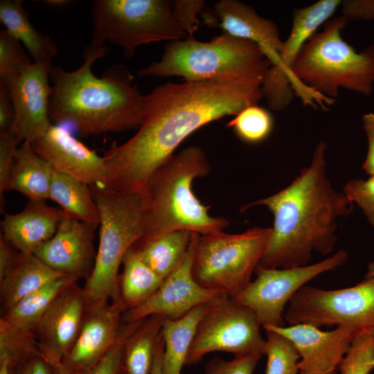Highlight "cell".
Returning <instances> with one entry per match:
<instances>
[{
  "label": "cell",
  "mask_w": 374,
  "mask_h": 374,
  "mask_svg": "<svg viewBox=\"0 0 374 374\" xmlns=\"http://www.w3.org/2000/svg\"><path fill=\"white\" fill-rule=\"evenodd\" d=\"M261 82L211 79L168 82L146 95L143 118L136 134L113 144L103 157L105 187L119 192L143 190L153 172L190 134L224 116H236L262 98Z\"/></svg>",
  "instance_id": "6da1fadb"
},
{
  "label": "cell",
  "mask_w": 374,
  "mask_h": 374,
  "mask_svg": "<svg viewBox=\"0 0 374 374\" xmlns=\"http://www.w3.org/2000/svg\"><path fill=\"white\" fill-rule=\"evenodd\" d=\"M326 149V143L319 142L310 165L287 186L244 207L265 206L274 216L271 237L259 266H305L313 251L327 255L332 251L337 220L351 212L353 203L332 186L327 176Z\"/></svg>",
  "instance_id": "7a4b0ae2"
},
{
  "label": "cell",
  "mask_w": 374,
  "mask_h": 374,
  "mask_svg": "<svg viewBox=\"0 0 374 374\" xmlns=\"http://www.w3.org/2000/svg\"><path fill=\"white\" fill-rule=\"evenodd\" d=\"M106 52L105 45L90 44L77 69L68 71L56 65L51 69L49 118L71 125L83 138L138 129L145 114L146 96L134 84L126 66L113 64L100 78L93 73V64Z\"/></svg>",
  "instance_id": "3957f363"
},
{
  "label": "cell",
  "mask_w": 374,
  "mask_h": 374,
  "mask_svg": "<svg viewBox=\"0 0 374 374\" xmlns=\"http://www.w3.org/2000/svg\"><path fill=\"white\" fill-rule=\"evenodd\" d=\"M348 20L330 19L302 47L292 67L294 94L305 105L326 109L340 88L370 95L374 86V45L357 52L341 35Z\"/></svg>",
  "instance_id": "277c9868"
},
{
  "label": "cell",
  "mask_w": 374,
  "mask_h": 374,
  "mask_svg": "<svg viewBox=\"0 0 374 374\" xmlns=\"http://www.w3.org/2000/svg\"><path fill=\"white\" fill-rule=\"evenodd\" d=\"M211 170L207 156L198 145L173 154L150 177L145 188L146 229L142 238L186 230L202 235L223 230L229 222L209 215V206L198 199L192 189L193 180Z\"/></svg>",
  "instance_id": "5b68a950"
},
{
  "label": "cell",
  "mask_w": 374,
  "mask_h": 374,
  "mask_svg": "<svg viewBox=\"0 0 374 374\" xmlns=\"http://www.w3.org/2000/svg\"><path fill=\"white\" fill-rule=\"evenodd\" d=\"M100 215L99 244L93 269L82 287L87 308L121 300L118 269L127 251L145 234V190L119 192L90 186Z\"/></svg>",
  "instance_id": "8992f818"
},
{
  "label": "cell",
  "mask_w": 374,
  "mask_h": 374,
  "mask_svg": "<svg viewBox=\"0 0 374 374\" xmlns=\"http://www.w3.org/2000/svg\"><path fill=\"white\" fill-rule=\"evenodd\" d=\"M271 64L255 43L223 33L210 42L192 37L168 43L159 61L140 76H181L186 81L234 79L262 82Z\"/></svg>",
  "instance_id": "52a82bcc"
},
{
  "label": "cell",
  "mask_w": 374,
  "mask_h": 374,
  "mask_svg": "<svg viewBox=\"0 0 374 374\" xmlns=\"http://www.w3.org/2000/svg\"><path fill=\"white\" fill-rule=\"evenodd\" d=\"M91 44L120 46L130 58L144 44L188 36L175 21L172 2L166 0H95L91 6Z\"/></svg>",
  "instance_id": "ba28073f"
},
{
  "label": "cell",
  "mask_w": 374,
  "mask_h": 374,
  "mask_svg": "<svg viewBox=\"0 0 374 374\" xmlns=\"http://www.w3.org/2000/svg\"><path fill=\"white\" fill-rule=\"evenodd\" d=\"M271 228L255 226L238 234L200 235L192 274L202 287L233 299L251 282L268 245Z\"/></svg>",
  "instance_id": "9c48e42d"
},
{
  "label": "cell",
  "mask_w": 374,
  "mask_h": 374,
  "mask_svg": "<svg viewBox=\"0 0 374 374\" xmlns=\"http://www.w3.org/2000/svg\"><path fill=\"white\" fill-rule=\"evenodd\" d=\"M290 326H346L357 333L374 328V276L356 285L328 290L303 285L284 314Z\"/></svg>",
  "instance_id": "30bf717a"
},
{
  "label": "cell",
  "mask_w": 374,
  "mask_h": 374,
  "mask_svg": "<svg viewBox=\"0 0 374 374\" xmlns=\"http://www.w3.org/2000/svg\"><path fill=\"white\" fill-rule=\"evenodd\" d=\"M260 326L249 308L226 296L213 300L197 325L185 365L196 364L213 351L231 353L235 357L265 355L267 341Z\"/></svg>",
  "instance_id": "8fae6325"
},
{
  "label": "cell",
  "mask_w": 374,
  "mask_h": 374,
  "mask_svg": "<svg viewBox=\"0 0 374 374\" xmlns=\"http://www.w3.org/2000/svg\"><path fill=\"white\" fill-rule=\"evenodd\" d=\"M347 258V252L341 249L302 267L269 269L258 265L256 279L232 299L251 309L263 328L285 326L284 309L295 293L312 278L342 265Z\"/></svg>",
  "instance_id": "7c38bea8"
},
{
  "label": "cell",
  "mask_w": 374,
  "mask_h": 374,
  "mask_svg": "<svg viewBox=\"0 0 374 374\" xmlns=\"http://www.w3.org/2000/svg\"><path fill=\"white\" fill-rule=\"evenodd\" d=\"M341 2L319 0L294 10L291 30L283 42L278 62L271 66L261 84L262 97L271 110L282 111L292 103L294 96L292 69L296 58L307 40L331 19Z\"/></svg>",
  "instance_id": "4fadbf2b"
},
{
  "label": "cell",
  "mask_w": 374,
  "mask_h": 374,
  "mask_svg": "<svg viewBox=\"0 0 374 374\" xmlns=\"http://www.w3.org/2000/svg\"><path fill=\"white\" fill-rule=\"evenodd\" d=\"M199 236L200 234L193 232L189 248L180 265L163 280L148 301L136 308L125 311L122 323L135 322L154 314L176 320L199 305L225 296L218 291L201 287L193 276L192 266Z\"/></svg>",
  "instance_id": "5bb4252c"
},
{
  "label": "cell",
  "mask_w": 374,
  "mask_h": 374,
  "mask_svg": "<svg viewBox=\"0 0 374 374\" xmlns=\"http://www.w3.org/2000/svg\"><path fill=\"white\" fill-rule=\"evenodd\" d=\"M53 63L33 62L15 79L4 83L15 109L10 130L18 140L33 143L52 125L48 109L51 94L49 84Z\"/></svg>",
  "instance_id": "9a60e30c"
},
{
  "label": "cell",
  "mask_w": 374,
  "mask_h": 374,
  "mask_svg": "<svg viewBox=\"0 0 374 374\" xmlns=\"http://www.w3.org/2000/svg\"><path fill=\"white\" fill-rule=\"evenodd\" d=\"M121 299L86 309L75 341L61 364L68 374H89L118 341L122 315Z\"/></svg>",
  "instance_id": "2e32d148"
},
{
  "label": "cell",
  "mask_w": 374,
  "mask_h": 374,
  "mask_svg": "<svg viewBox=\"0 0 374 374\" xmlns=\"http://www.w3.org/2000/svg\"><path fill=\"white\" fill-rule=\"evenodd\" d=\"M97 226L64 213L54 235L33 254L65 276L87 280L95 264L93 240Z\"/></svg>",
  "instance_id": "e0dca14e"
},
{
  "label": "cell",
  "mask_w": 374,
  "mask_h": 374,
  "mask_svg": "<svg viewBox=\"0 0 374 374\" xmlns=\"http://www.w3.org/2000/svg\"><path fill=\"white\" fill-rule=\"evenodd\" d=\"M263 328L276 331L292 341L300 355L299 374H337L357 334L346 326L324 331L304 323Z\"/></svg>",
  "instance_id": "ac0fdd59"
},
{
  "label": "cell",
  "mask_w": 374,
  "mask_h": 374,
  "mask_svg": "<svg viewBox=\"0 0 374 374\" xmlns=\"http://www.w3.org/2000/svg\"><path fill=\"white\" fill-rule=\"evenodd\" d=\"M30 144L35 152L54 170L89 186L105 185L107 172L103 157L62 126L52 125L42 137Z\"/></svg>",
  "instance_id": "d6986e66"
},
{
  "label": "cell",
  "mask_w": 374,
  "mask_h": 374,
  "mask_svg": "<svg viewBox=\"0 0 374 374\" xmlns=\"http://www.w3.org/2000/svg\"><path fill=\"white\" fill-rule=\"evenodd\" d=\"M87 308L85 293L75 282L53 303L39 323L41 356L52 366L62 362L78 336Z\"/></svg>",
  "instance_id": "ffe728a7"
},
{
  "label": "cell",
  "mask_w": 374,
  "mask_h": 374,
  "mask_svg": "<svg viewBox=\"0 0 374 374\" xmlns=\"http://www.w3.org/2000/svg\"><path fill=\"white\" fill-rule=\"evenodd\" d=\"M213 12L224 33L256 44L271 66L278 64L283 41L275 23L238 0L219 1Z\"/></svg>",
  "instance_id": "44dd1931"
},
{
  "label": "cell",
  "mask_w": 374,
  "mask_h": 374,
  "mask_svg": "<svg viewBox=\"0 0 374 374\" xmlns=\"http://www.w3.org/2000/svg\"><path fill=\"white\" fill-rule=\"evenodd\" d=\"M64 216L46 200H29L21 212L4 215L1 233L19 252L33 253L54 235Z\"/></svg>",
  "instance_id": "7402d4cb"
},
{
  "label": "cell",
  "mask_w": 374,
  "mask_h": 374,
  "mask_svg": "<svg viewBox=\"0 0 374 374\" xmlns=\"http://www.w3.org/2000/svg\"><path fill=\"white\" fill-rule=\"evenodd\" d=\"M63 276H66L53 269L33 253H20L13 267L0 279L1 314L34 291Z\"/></svg>",
  "instance_id": "603a6c76"
},
{
  "label": "cell",
  "mask_w": 374,
  "mask_h": 374,
  "mask_svg": "<svg viewBox=\"0 0 374 374\" xmlns=\"http://www.w3.org/2000/svg\"><path fill=\"white\" fill-rule=\"evenodd\" d=\"M163 319L154 314L130 323L117 374H151Z\"/></svg>",
  "instance_id": "cb8c5ba5"
},
{
  "label": "cell",
  "mask_w": 374,
  "mask_h": 374,
  "mask_svg": "<svg viewBox=\"0 0 374 374\" xmlns=\"http://www.w3.org/2000/svg\"><path fill=\"white\" fill-rule=\"evenodd\" d=\"M54 170L37 155L29 142L18 147L6 191H17L29 200L48 199Z\"/></svg>",
  "instance_id": "d4e9b609"
},
{
  "label": "cell",
  "mask_w": 374,
  "mask_h": 374,
  "mask_svg": "<svg viewBox=\"0 0 374 374\" xmlns=\"http://www.w3.org/2000/svg\"><path fill=\"white\" fill-rule=\"evenodd\" d=\"M22 0H1L0 21L6 30L26 48L33 62L52 63L57 46L47 35L32 25Z\"/></svg>",
  "instance_id": "484cf974"
},
{
  "label": "cell",
  "mask_w": 374,
  "mask_h": 374,
  "mask_svg": "<svg viewBox=\"0 0 374 374\" xmlns=\"http://www.w3.org/2000/svg\"><path fill=\"white\" fill-rule=\"evenodd\" d=\"M193 232L179 230L152 239L141 238L131 248L163 279L180 265L189 248Z\"/></svg>",
  "instance_id": "4316f807"
},
{
  "label": "cell",
  "mask_w": 374,
  "mask_h": 374,
  "mask_svg": "<svg viewBox=\"0 0 374 374\" xmlns=\"http://www.w3.org/2000/svg\"><path fill=\"white\" fill-rule=\"evenodd\" d=\"M211 302L195 307L176 320L164 317L161 330L164 341L162 374H181L197 325Z\"/></svg>",
  "instance_id": "83f0119b"
},
{
  "label": "cell",
  "mask_w": 374,
  "mask_h": 374,
  "mask_svg": "<svg viewBox=\"0 0 374 374\" xmlns=\"http://www.w3.org/2000/svg\"><path fill=\"white\" fill-rule=\"evenodd\" d=\"M78 280L68 276L55 280L24 297L1 314L0 319L17 328L35 332L55 299Z\"/></svg>",
  "instance_id": "f1b7e54d"
},
{
  "label": "cell",
  "mask_w": 374,
  "mask_h": 374,
  "mask_svg": "<svg viewBox=\"0 0 374 374\" xmlns=\"http://www.w3.org/2000/svg\"><path fill=\"white\" fill-rule=\"evenodd\" d=\"M48 199L56 202L66 215L99 225V212L90 186L77 179L54 170Z\"/></svg>",
  "instance_id": "f546056e"
},
{
  "label": "cell",
  "mask_w": 374,
  "mask_h": 374,
  "mask_svg": "<svg viewBox=\"0 0 374 374\" xmlns=\"http://www.w3.org/2000/svg\"><path fill=\"white\" fill-rule=\"evenodd\" d=\"M118 289L126 310L138 308L160 287L163 280L150 268L130 248L122 262ZM125 310V311H126Z\"/></svg>",
  "instance_id": "4dcf8cb0"
},
{
  "label": "cell",
  "mask_w": 374,
  "mask_h": 374,
  "mask_svg": "<svg viewBox=\"0 0 374 374\" xmlns=\"http://www.w3.org/2000/svg\"><path fill=\"white\" fill-rule=\"evenodd\" d=\"M41 356L37 335L0 319V362H6L10 374L30 359Z\"/></svg>",
  "instance_id": "1f68e13d"
},
{
  "label": "cell",
  "mask_w": 374,
  "mask_h": 374,
  "mask_svg": "<svg viewBox=\"0 0 374 374\" xmlns=\"http://www.w3.org/2000/svg\"><path fill=\"white\" fill-rule=\"evenodd\" d=\"M264 329L267 357L265 374H297L300 355L292 341L276 331Z\"/></svg>",
  "instance_id": "d6a6232c"
},
{
  "label": "cell",
  "mask_w": 374,
  "mask_h": 374,
  "mask_svg": "<svg viewBox=\"0 0 374 374\" xmlns=\"http://www.w3.org/2000/svg\"><path fill=\"white\" fill-rule=\"evenodd\" d=\"M274 121L271 114L257 105L247 107L227 123L243 141L256 143L265 140L271 133Z\"/></svg>",
  "instance_id": "836d02e7"
},
{
  "label": "cell",
  "mask_w": 374,
  "mask_h": 374,
  "mask_svg": "<svg viewBox=\"0 0 374 374\" xmlns=\"http://www.w3.org/2000/svg\"><path fill=\"white\" fill-rule=\"evenodd\" d=\"M33 64L21 43L6 29L0 31V82L6 83Z\"/></svg>",
  "instance_id": "e575fe53"
},
{
  "label": "cell",
  "mask_w": 374,
  "mask_h": 374,
  "mask_svg": "<svg viewBox=\"0 0 374 374\" xmlns=\"http://www.w3.org/2000/svg\"><path fill=\"white\" fill-rule=\"evenodd\" d=\"M374 369V337L368 330L357 333L339 367L340 374H369Z\"/></svg>",
  "instance_id": "d590c367"
},
{
  "label": "cell",
  "mask_w": 374,
  "mask_h": 374,
  "mask_svg": "<svg viewBox=\"0 0 374 374\" xmlns=\"http://www.w3.org/2000/svg\"><path fill=\"white\" fill-rule=\"evenodd\" d=\"M343 193L362 211L374 229V176L348 181L343 188Z\"/></svg>",
  "instance_id": "8d00e7d4"
},
{
  "label": "cell",
  "mask_w": 374,
  "mask_h": 374,
  "mask_svg": "<svg viewBox=\"0 0 374 374\" xmlns=\"http://www.w3.org/2000/svg\"><path fill=\"white\" fill-rule=\"evenodd\" d=\"M206 3L202 0H176L172 1V15L175 21L192 37L199 29L200 20L197 15L203 16L206 11Z\"/></svg>",
  "instance_id": "74e56055"
},
{
  "label": "cell",
  "mask_w": 374,
  "mask_h": 374,
  "mask_svg": "<svg viewBox=\"0 0 374 374\" xmlns=\"http://www.w3.org/2000/svg\"><path fill=\"white\" fill-rule=\"evenodd\" d=\"M261 356L249 355L230 361L216 357L206 364L205 374H253Z\"/></svg>",
  "instance_id": "f35d334b"
},
{
  "label": "cell",
  "mask_w": 374,
  "mask_h": 374,
  "mask_svg": "<svg viewBox=\"0 0 374 374\" xmlns=\"http://www.w3.org/2000/svg\"><path fill=\"white\" fill-rule=\"evenodd\" d=\"M21 142L10 131L0 132V199L6 192L7 181Z\"/></svg>",
  "instance_id": "ab89813d"
},
{
  "label": "cell",
  "mask_w": 374,
  "mask_h": 374,
  "mask_svg": "<svg viewBox=\"0 0 374 374\" xmlns=\"http://www.w3.org/2000/svg\"><path fill=\"white\" fill-rule=\"evenodd\" d=\"M130 323H122L118 341L104 357L93 367L89 374H117L124 339L130 329Z\"/></svg>",
  "instance_id": "60d3db41"
},
{
  "label": "cell",
  "mask_w": 374,
  "mask_h": 374,
  "mask_svg": "<svg viewBox=\"0 0 374 374\" xmlns=\"http://www.w3.org/2000/svg\"><path fill=\"white\" fill-rule=\"evenodd\" d=\"M341 12L348 20H374V0H346L341 2Z\"/></svg>",
  "instance_id": "b9f144b4"
},
{
  "label": "cell",
  "mask_w": 374,
  "mask_h": 374,
  "mask_svg": "<svg viewBox=\"0 0 374 374\" xmlns=\"http://www.w3.org/2000/svg\"><path fill=\"white\" fill-rule=\"evenodd\" d=\"M15 120V109L7 86L0 82V132L10 131Z\"/></svg>",
  "instance_id": "7bdbcfd3"
},
{
  "label": "cell",
  "mask_w": 374,
  "mask_h": 374,
  "mask_svg": "<svg viewBox=\"0 0 374 374\" xmlns=\"http://www.w3.org/2000/svg\"><path fill=\"white\" fill-rule=\"evenodd\" d=\"M362 122L368 141V152L362 170L371 177L374 176V113L365 114L362 117Z\"/></svg>",
  "instance_id": "ee69618b"
},
{
  "label": "cell",
  "mask_w": 374,
  "mask_h": 374,
  "mask_svg": "<svg viewBox=\"0 0 374 374\" xmlns=\"http://www.w3.org/2000/svg\"><path fill=\"white\" fill-rule=\"evenodd\" d=\"M20 253L1 233L0 235V279L3 278L17 262Z\"/></svg>",
  "instance_id": "f6af8a7d"
},
{
  "label": "cell",
  "mask_w": 374,
  "mask_h": 374,
  "mask_svg": "<svg viewBox=\"0 0 374 374\" xmlns=\"http://www.w3.org/2000/svg\"><path fill=\"white\" fill-rule=\"evenodd\" d=\"M15 374H55L53 366L42 356H37L19 366Z\"/></svg>",
  "instance_id": "bcb514c9"
},
{
  "label": "cell",
  "mask_w": 374,
  "mask_h": 374,
  "mask_svg": "<svg viewBox=\"0 0 374 374\" xmlns=\"http://www.w3.org/2000/svg\"><path fill=\"white\" fill-rule=\"evenodd\" d=\"M164 351V341L160 332L155 358L151 374H162V359Z\"/></svg>",
  "instance_id": "7dc6e473"
},
{
  "label": "cell",
  "mask_w": 374,
  "mask_h": 374,
  "mask_svg": "<svg viewBox=\"0 0 374 374\" xmlns=\"http://www.w3.org/2000/svg\"><path fill=\"white\" fill-rule=\"evenodd\" d=\"M43 2L50 6L61 7L70 3L71 1L69 0H46L43 1Z\"/></svg>",
  "instance_id": "c3c4849f"
},
{
  "label": "cell",
  "mask_w": 374,
  "mask_h": 374,
  "mask_svg": "<svg viewBox=\"0 0 374 374\" xmlns=\"http://www.w3.org/2000/svg\"><path fill=\"white\" fill-rule=\"evenodd\" d=\"M373 276H374V261L368 264L364 278H368Z\"/></svg>",
  "instance_id": "681fc988"
},
{
  "label": "cell",
  "mask_w": 374,
  "mask_h": 374,
  "mask_svg": "<svg viewBox=\"0 0 374 374\" xmlns=\"http://www.w3.org/2000/svg\"><path fill=\"white\" fill-rule=\"evenodd\" d=\"M53 366L55 370V374H68L64 368L62 366L61 362L53 365Z\"/></svg>",
  "instance_id": "f907efd6"
},
{
  "label": "cell",
  "mask_w": 374,
  "mask_h": 374,
  "mask_svg": "<svg viewBox=\"0 0 374 374\" xmlns=\"http://www.w3.org/2000/svg\"><path fill=\"white\" fill-rule=\"evenodd\" d=\"M0 374H10L8 365L6 362H0Z\"/></svg>",
  "instance_id": "816d5d0a"
},
{
  "label": "cell",
  "mask_w": 374,
  "mask_h": 374,
  "mask_svg": "<svg viewBox=\"0 0 374 374\" xmlns=\"http://www.w3.org/2000/svg\"><path fill=\"white\" fill-rule=\"evenodd\" d=\"M368 331H369V332L372 334V335L374 337V328H373V329H371V330H368Z\"/></svg>",
  "instance_id": "f5cc1de1"
}]
</instances>
